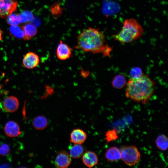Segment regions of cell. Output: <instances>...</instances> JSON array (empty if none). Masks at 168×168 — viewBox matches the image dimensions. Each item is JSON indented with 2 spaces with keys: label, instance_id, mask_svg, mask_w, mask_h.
<instances>
[{
  "label": "cell",
  "instance_id": "obj_23",
  "mask_svg": "<svg viewBox=\"0 0 168 168\" xmlns=\"http://www.w3.org/2000/svg\"><path fill=\"white\" fill-rule=\"evenodd\" d=\"M9 146L7 144L3 143L0 146V155L2 156L7 155L10 152Z\"/></svg>",
  "mask_w": 168,
  "mask_h": 168
},
{
  "label": "cell",
  "instance_id": "obj_12",
  "mask_svg": "<svg viewBox=\"0 0 168 168\" xmlns=\"http://www.w3.org/2000/svg\"><path fill=\"white\" fill-rule=\"evenodd\" d=\"M4 130L6 134L10 137H16L21 134L18 124L13 121H10L6 123L4 127Z\"/></svg>",
  "mask_w": 168,
  "mask_h": 168
},
{
  "label": "cell",
  "instance_id": "obj_25",
  "mask_svg": "<svg viewBox=\"0 0 168 168\" xmlns=\"http://www.w3.org/2000/svg\"><path fill=\"white\" fill-rule=\"evenodd\" d=\"M3 34V31L0 29V41H1L2 38V35Z\"/></svg>",
  "mask_w": 168,
  "mask_h": 168
},
{
  "label": "cell",
  "instance_id": "obj_20",
  "mask_svg": "<svg viewBox=\"0 0 168 168\" xmlns=\"http://www.w3.org/2000/svg\"><path fill=\"white\" fill-rule=\"evenodd\" d=\"M18 14L20 23H29L34 19L33 14L28 11H23Z\"/></svg>",
  "mask_w": 168,
  "mask_h": 168
},
{
  "label": "cell",
  "instance_id": "obj_9",
  "mask_svg": "<svg viewBox=\"0 0 168 168\" xmlns=\"http://www.w3.org/2000/svg\"><path fill=\"white\" fill-rule=\"evenodd\" d=\"M82 156L83 163L88 167H92L98 163V157L96 154L94 152L87 151L83 153Z\"/></svg>",
  "mask_w": 168,
  "mask_h": 168
},
{
  "label": "cell",
  "instance_id": "obj_15",
  "mask_svg": "<svg viewBox=\"0 0 168 168\" xmlns=\"http://www.w3.org/2000/svg\"><path fill=\"white\" fill-rule=\"evenodd\" d=\"M21 26L25 34V37L23 38L25 40H29L31 39L37 33V30L36 27L31 23H28Z\"/></svg>",
  "mask_w": 168,
  "mask_h": 168
},
{
  "label": "cell",
  "instance_id": "obj_4",
  "mask_svg": "<svg viewBox=\"0 0 168 168\" xmlns=\"http://www.w3.org/2000/svg\"><path fill=\"white\" fill-rule=\"evenodd\" d=\"M120 151L121 159L128 165H135L140 159V153L135 146H123L121 147Z\"/></svg>",
  "mask_w": 168,
  "mask_h": 168
},
{
  "label": "cell",
  "instance_id": "obj_18",
  "mask_svg": "<svg viewBox=\"0 0 168 168\" xmlns=\"http://www.w3.org/2000/svg\"><path fill=\"white\" fill-rule=\"evenodd\" d=\"M157 147L161 151L166 150L168 147V139L164 134H161L157 137L156 140Z\"/></svg>",
  "mask_w": 168,
  "mask_h": 168
},
{
  "label": "cell",
  "instance_id": "obj_24",
  "mask_svg": "<svg viewBox=\"0 0 168 168\" xmlns=\"http://www.w3.org/2000/svg\"><path fill=\"white\" fill-rule=\"evenodd\" d=\"M131 77L137 78L142 76L143 73L141 69L139 68H135L131 69L130 71Z\"/></svg>",
  "mask_w": 168,
  "mask_h": 168
},
{
  "label": "cell",
  "instance_id": "obj_16",
  "mask_svg": "<svg viewBox=\"0 0 168 168\" xmlns=\"http://www.w3.org/2000/svg\"><path fill=\"white\" fill-rule=\"evenodd\" d=\"M69 155L71 157L75 159L82 156L84 152V148L82 144H74L70 147Z\"/></svg>",
  "mask_w": 168,
  "mask_h": 168
},
{
  "label": "cell",
  "instance_id": "obj_2",
  "mask_svg": "<svg viewBox=\"0 0 168 168\" xmlns=\"http://www.w3.org/2000/svg\"><path fill=\"white\" fill-rule=\"evenodd\" d=\"M126 85V97L143 104L149 100L154 91V82L147 75L144 74L138 77H131Z\"/></svg>",
  "mask_w": 168,
  "mask_h": 168
},
{
  "label": "cell",
  "instance_id": "obj_10",
  "mask_svg": "<svg viewBox=\"0 0 168 168\" xmlns=\"http://www.w3.org/2000/svg\"><path fill=\"white\" fill-rule=\"evenodd\" d=\"M39 56L35 53L30 52L27 53L23 60L24 66L27 68L32 69L36 67L39 63Z\"/></svg>",
  "mask_w": 168,
  "mask_h": 168
},
{
  "label": "cell",
  "instance_id": "obj_1",
  "mask_svg": "<svg viewBox=\"0 0 168 168\" xmlns=\"http://www.w3.org/2000/svg\"><path fill=\"white\" fill-rule=\"evenodd\" d=\"M76 49L85 52L102 54L110 57L112 49L106 44L105 36L98 29L89 27L77 37Z\"/></svg>",
  "mask_w": 168,
  "mask_h": 168
},
{
  "label": "cell",
  "instance_id": "obj_14",
  "mask_svg": "<svg viewBox=\"0 0 168 168\" xmlns=\"http://www.w3.org/2000/svg\"><path fill=\"white\" fill-rule=\"evenodd\" d=\"M48 119L44 115H39L35 117L32 121L34 127L39 130L44 129L48 126Z\"/></svg>",
  "mask_w": 168,
  "mask_h": 168
},
{
  "label": "cell",
  "instance_id": "obj_8",
  "mask_svg": "<svg viewBox=\"0 0 168 168\" xmlns=\"http://www.w3.org/2000/svg\"><path fill=\"white\" fill-rule=\"evenodd\" d=\"M86 133L80 128L74 129L70 135V142L74 144H82L86 139Z\"/></svg>",
  "mask_w": 168,
  "mask_h": 168
},
{
  "label": "cell",
  "instance_id": "obj_5",
  "mask_svg": "<svg viewBox=\"0 0 168 168\" xmlns=\"http://www.w3.org/2000/svg\"><path fill=\"white\" fill-rule=\"evenodd\" d=\"M18 5L16 0H0V17L6 19L16 10Z\"/></svg>",
  "mask_w": 168,
  "mask_h": 168
},
{
  "label": "cell",
  "instance_id": "obj_22",
  "mask_svg": "<svg viewBox=\"0 0 168 168\" xmlns=\"http://www.w3.org/2000/svg\"><path fill=\"white\" fill-rule=\"evenodd\" d=\"M105 136L107 142L115 140L118 138L116 132L114 130L107 131L106 134Z\"/></svg>",
  "mask_w": 168,
  "mask_h": 168
},
{
  "label": "cell",
  "instance_id": "obj_13",
  "mask_svg": "<svg viewBox=\"0 0 168 168\" xmlns=\"http://www.w3.org/2000/svg\"><path fill=\"white\" fill-rule=\"evenodd\" d=\"M105 156L110 161H118L121 159L120 149L117 147H111L106 150Z\"/></svg>",
  "mask_w": 168,
  "mask_h": 168
},
{
  "label": "cell",
  "instance_id": "obj_3",
  "mask_svg": "<svg viewBox=\"0 0 168 168\" xmlns=\"http://www.w3.org/2000/svg\"><path fill=\"white\" fill-rule=\"evenodd\" d=\"M142 26L135 19L130 18L124 20L121 30L114 35V39L122 43L131 42L139 39L143 35Z\"/></svg>",
  "mask_w": 168,
  "mask_h": 168
},
{
  "label": "cell",
  "instance_id": "obj_17",
  "mask_svg": "<svg viewBox=\"0 0 168 168\" xmlns=\"http://www.w3.org/2000/svg\"><path fill=\"white\" fill-rule=\"evenodd\" d=\"M9 32L12 36L17 39H23L25 36L22 26L19 25L11 26L9 29Z\"/></svg>",
  "mask_w": 168,
  "mask_h": 168
},
{
  "label": "cell",
  "instance_id": "obj_7",
  "mask_svg": "<svg viewBox=\"0 0 168 168\" xmlns=\"http://www.w3.org/2000/svg\"><path fill=\"white\" fill-rule=\"evenodd\" d=\"M72 49L67 44L60 41L56 49V54L58 58L62 60L70 58L72 54Z\"/></svg>",
  "mask_w": 168,
  "mask_h": 168
},
{
  "label": "cell",
  "instance_id": "obj_19",
  "mask_svg": "<svg viewBox=\"0 0 168 168\" xmlns=\"http://www.w3.org/2000/svg\"><path fill=\"white\" fill-rule=\"evenodd\" d=\"M125 77L122 75L116 76L112 82L113 86L115 88L121 89L123 88L126 84Z\"/></svg>",
  "mask_w": 168,
  "mask_h": 168
},
{
  "label": "cell",
  "instance_id": "obj_21",
  "mask_svg": "<svg viewBox=\"0 0 168 168\" xmlns=\"http://www.w3.org/2000/svg\"><path fill=\"white\" fill-rule=\"evenodd\" d=\"M6 19L7 23L11 26H18L20 24L18 14L12 13Z\"/></svg>",
  "mask_w": 168,
  "mask_h": 168
},
{
  "label": "cell",
  "instance_id": "obj_11",
  "mask_svg": "<svg viewBox=\"0 0 168 168\" xmlns=\"http://www.w3.org/2000/svg\"><path fill=\"white\" fill-rule=\"evenodd\" d=\"M19 105L18 99L12 96H8L3 100L2 106L4 109L7 111L11 113L16 111Z\"/></svg>",
  "mask_w": 168,
  "mask_h": 168
},
{
  "label": "cell",
  "instance_id": "obj_6",
  "mask_svg": "<svg viewBox=\"0 0 168 168\" xmlns=\"http://www.w3.org/2000/svg\"><path fill=\"white\" fill-rule=\"evenodd\" d=\"M71 157L67 152L61 151L57 153L54 160V164L58 168H66L71 163Z\"/></svg>",
  "mask_w": 168,
  "mask_h": 168
}]
</instances>
